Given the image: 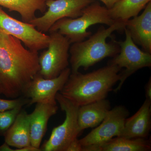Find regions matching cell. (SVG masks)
I'll list each match as a JSON object with an SVG mask.
<instances>
[{"instance_id":"11","label":"cell","mask_w":151,"mask_h":151,"mask_svg":"<svg viewBox=\"0 0 151 151\" xmlns=\"http://www.w3.org/2000/svg\"><path fill=\"white\" fill-rule=\"evenodd\" d=\"M129 114V111L123 105L116 106L111 109L99 126L79 140L81 145H102L114 137H120L125 121Z\"/></svg>"},{"instance_id":"1","label":"cell","mask_w":151,"mask_h":151,"mask_svg":"<svg viewBox=\"0 0 151 151\" xmlns=\"http://www.w3.org/2000/svg\"><path fill=\"white\" fill-rule=\"evenodd\" d=\"M22 44L0 31V84L7 98L22 96L40 69L38 52L25 48Z\"/></svg>"},{"instance_id":"10","label":"cell","mask_w":151,"mask_h":151,"mask_svg":"<svg viewBox=\"0 0 151 151\" xmlns=\"http://www.w3.org/2000/svg\"><path fill=\"white\" fill-rule=\"evenodd\" d=\"M70 73L71 69L68 67L54 78H45L37 73L26 86L22 96L29 99L28 106L39 103L56 105V94L62 89Z\"/></svg>"},{"instance_id":"18","label":"cell","mask_w":151,"mask_h":151,"mask_svg":"<svg viewBox=\"0 0 151 151\" xmlns=\"http://www.w3.org/2000/svg\"><path fill=\"white\" fill-rule=\"evenodd\" d=\"M151 0H119L109 9L110 16L115 21L126 22L137 16Z\"/></svg>"},{"instance_id":"7","label":"cell","mask_w":151,"mask_h":151,"mask_svg":"<svg viewBox=\"0 0 151 151\" xmlns=\"http://www.w3.org/2000/svg\"><path fill=\"white\" fill-rule=\"evenodd\" d=\"M124 31L126 35L125 40H116L121 48L120 52L108 63V64L117 65L122 69V68H125L120 72V82L113 90L115 93L121 89L125 81L132 74L141 68L151 66V54L138 48L132 39L129 31L126 27Z\"/></svg>"},{"instance_id":"25","label":"cell","mask_w":151,"mask_h":151,"mask_svg":"<svg viewBox=\"0 0 151 151\" xmlns=\"http://www.w3.org/2000/svg\"><path fill=\"white\" fill-rule=\"evenodd\" d=\"M102 2L105 5L107 9H111L113 5L119 0H99Z\"/></svg>"},{"instance_id":"12","label":"cell","mask_w":151,"mask_h":151,"mask_svg":"<svg viewBox=\"0 0 151 151\" xmlns=\"http://www.w3.org/2000/svg\"><path fill=\"white\" fill-rule=\"evenodd\" d=\"M125 27L134 43L142 47L143 51L151 54V1L140 15L126 22Z\"/></svg>"},{"instance_id":"17","label":"cell","mask_w":151,"mask_h":151,"mask_svg":"<svg viewBox=\"0 0 151 151\" xmlns=\"http://www.w3.org/2000/svg\"><path fill=\"white\" fill-rule=\"evenodd\" d=\"M47 0H0V6L8 9L10 12H17L22 21L28 23L36 17V13H42L47 10Z\"/></svg>"},{"instance_id":"27","label":"cell","mask_w":151,"mask_h":151,"mask_svg":"<svg viewBox=\"0 0 151 151\" xmlns=\"http://www.w3.org/2000/svg\"><path fill=\"white\" fill-rule=\"evenodd\" d=\"M4 94V90H3L2 86L0 84V94Z\"/></svg>"},{"instance_id":"3","label":"cell","mask_w":151,"mask_h":151,"mask_svg":"<svg viewBox=\"0 0 151 151\" xmlns=\"http://www.w3.org/2000/svg\"><path fill=\"white\" fill-rule=\"evenodd\" d=\"M125 27L126 22L120 21L107 29L101 26L87 40L72 44L69 48L71 73L78 72L81 67L87 70L104 58L119 54L121 48L116 40L107 43L106 39L115 31H124Z\"/></svg>"},{"instance_id":"24","label":"cell","mask_w":151,"mask_h":151,"mask_svg":"<svg viewBox=\"0 0 151 151\" xmlns=\"http://www.w3.org/2000/svg\"><path fill=\"white\" fill-rule=\"evenodd\" d=\"M41 151L40 148H37L33 147L31 145L27 146L24 147L20 149H17L14 150V151Z\"/></svg>"},{"instance_id":"9","label":"cell","mask_w":151,"mask_h":151,"mask_svg":"<svg viewBox=\"0 0 151 151\" xmlns=\"http://www.w3.org/2000/svg\"><path fill=\"white\" fill-rule=\"evenodd\" d=\"M0 31L19 40L27 48L38 52L46 49L50 36L34 26L9 15L0 7Z\"/></svg>"},{"instance_id":"5","label":"cell","mask_w":151,"mask_h":151,"mask_svg":"<svg viewBox=\"0 0 151 151\" xmlns=\"http://www.w3.org/2000/svg\"><path fill=\"white\" fill-rule=\"evenodd\" d=\"M55 99L61 110L65 112V119L62 124L53 129L49 139L40 148L41 151H66L70 143L80 134L77 122L79 107L59 92Z\"/></svg>"},{"instance_id":"15","label":"cell","mask_w":151,"mask_h":151,"mask_svg":"<svg viewBox=\"0 0 151 151\" xmlns=\"http://www.w3.org/2000/svg\"><path fill=\"white\" fill-rule=\"evenodd\" d=\"M111 109V103L106 98L79 107L77 122L79 133L99 126Z\"/></svg>"},{"instance_id":"16","label":"cell","mask_w":151,"mask_h":151,"mask_svg":"<svg viewBox=\"0 0 151 151\" xmlns=\"http://www.w3.org/2000/svg\"><path fill=\"white\" fill-rule=\"evenodd\" d=\"M4 136L5 142L10 147L20 149L30 145L29 114L22 109Z\"/></svg>"},{"instance_id":"22","label":"cell","mask_w":151,"mask_h":151,"mask_svg":"<svg viewBox=\"0 0 151 151\" xmlns=\"http://www.w3.org/2000/svg\"><path fill=\"white\" fill-rule=\"evenodd\" d=\"M66 151H82V146L77 138L72 141L66 149Z\"/></svg>"},{"instance_id":"26","label":"cell","mask_w":151,"mask_h":151,"mask_svg":"<svg viewBox=\"0 0 151 151\" xmlns=\"http://www.w3.org/2000/svg\"><path fill=\"white\" fill-rule=\"evenodd\" d=\"M14 150L11 148L10 146L5 142L4 144L0 146V151H14Z\"/></svg>"},{"instance_id":"21","label":"cell","mask_w":151,"mask_h":151,"mask_svg":"<svg viewBox=\"0 0 151 151\" xmlns=\"http://www.w3.org/2000/svg\"><path fill=\"white\" fill-rule=\"evenodd\" d=\"M30 100L24 96H20L13 100L0 99V112L12 110L14 108L29 105Z\"/></svg>"},{"instance_id":"13","label":"cell","mask_w":151,"mask_h":151,"mask_svg":"<svg viewBox=\"0 0 151 151\" xmlns=\"http://www.w3.org/2000/svg\"><path fill=\"white\" fill-rule=\"evenodd\" d=\"M57 105L37 103L35 109L29 114L31 145L40 148L41 143L46 133L49 120L58 110Z\"/></svg>"},{"instance_id":"6","label":"cell","mask_w":151,"mask_h":151,"mask_svg":"<svg viewBox=\"0 0 151 151\" xmlns=\"http://www.w3.org/2000/svg\"><path fill=\"white\" fill-rule=\"evenodd\" d=\"M47 49L39 55L40 74L45 78L57 77L68 67L70 44L67 37L59 33L49 32Z\"/></svg>"},{"instance_id":"14","label":"cell","mask_w":151,"mask_h":151,"mask_svg":"<svg viewBox=\"0 0 151 151\" xmlns=\"http://www.w3.org/2000/svg\"><path fill=\"white\" fill-rule=\"evenodd\" d=\"M151 127V101L146 99L134 115L127 118L120 137L127 139L146 138Z\"/></svg>"},{"instance_id":"19","label":"cell","mask_w":151,"mask_h":151,"mask_svg":"<svg viewBox=\"0 0 151 151\" xmlns=\"http://www.w3.org/2000/svg\"><path fill=\"white\" fill-rule=\"evenodd\" d=\"M100 145L101 151H149L151 150L150 141L145 138L116 137Z\"/></svg>"},{"instance_id":"8","label":"cell","mask_w":151,"mask_h":151,"mask_svg":"<svg viewBox=\"0 0 151 151\" xmlns=\"http://www.w3.org/2000/svg\"><path fill=\"white\" fill-rule=\"evenodd\" d=\"M94 0H47V10L42 16L33 19L29 24L38 30L48 32L52 25L64 18L75 19L81 16L82 11Z\"/></svg>"},{"instance_id":"20","label":"cell","mask_w":151,"mask_h":151,"mask_svg":"<svg viewBox=\"0 0 151 151\" xmlns=\"http://www.w3.org/2000/svg\"><path fill=\"white\" fill-rule=\"evenodd\" d=\"M22 107L0 112V136H4L13 124Z\"/></svg>"},{"instance_id":"2","label":"cell","mask_w":151,"mask_h":151,"mask_svg":"<svg viewBox=\"0 0 151 151\" xmlns=\"http://www.w3.org/2000/svg\"><path fill=\"white\" fill-rule=\"evenodd\" d=\"M121 70L117 65L108 64L86 74L71 72L59 93L78 107L105 99L120 80Z\"/></svg>"},{"instance_id":"23","label":"cell","mask_w":151,"mask_h":151,"mask_svg":"<svg viewBox=\"0 0 151 151\" xmlns=\"http://www.w3.org/2000/svg\"><path fill=\"white\" fill-rule=\"evenodd\" d=\"M146 99L151 101V78L150 77L145 87Z\"/></svg>"},{"instance_id":"4","label":"cell","mask_w":151,"mask_h":151,"mask_svg":"<svg viewBox=\"0 0 151 151\" xmlns=\"http://www.w3.org/2000/svg\"><path fill=\"white\" fill-rule=\"evenodd\" d=\"M116 21L110 16L108 9L94 1L83 10L81 16L60 19L52 25L48 32L59 33L67 37L71 44L90 36L92 32L87 31L90 26L102 24L110 26Z\"/></svg>"}]
</instances>
